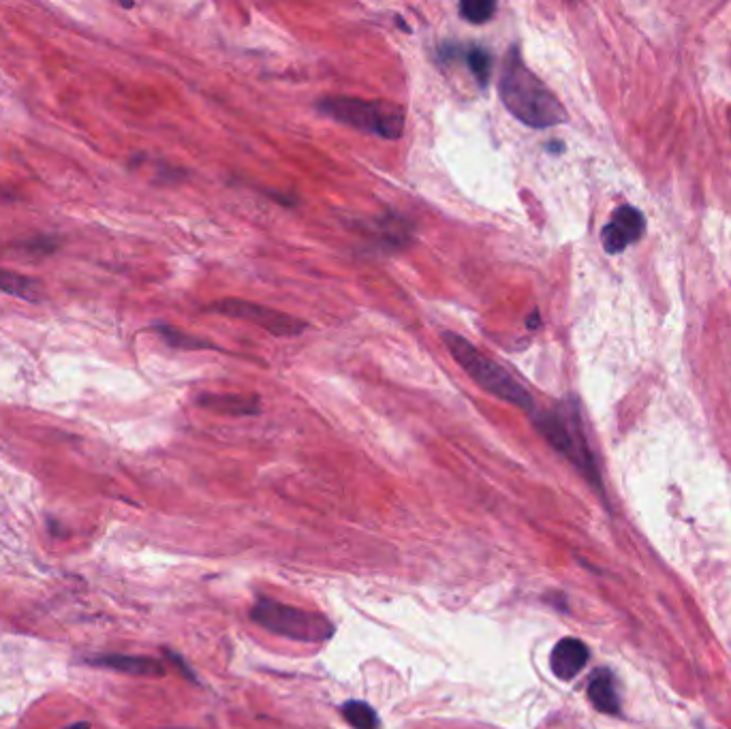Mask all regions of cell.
<instances>
[{
  "label": "cell",
  "instance_id": "obj_1",
  "mask_svg": "<svg viewBox=\"0 0 731 729\" xmlns=\"http://www.w3.org/2000/svg\"><path fill=\"white\" fill-rule=\"evenodd\" d=\"M499 95L505 110L531 129H550L567 122L563 103L528 69L518 45H513L505 56Z\"/></svg>",
  "mask_w": 731,
  "mask_h": 729
},
{
  "label": "cell",
  "instance_id": "obj_17",
  "mask_svg": "<svg viewBox=\"0 0 731 729\" xmlns=\"http://www.w3.org/2000/svg\"><path fill=\"white\" fill-rule=\"evenodd\" d=\"M157 332L167 340V345L171 347H178V349H214L212 343H208V340H199L195 336H189L184 334L180 330H174L169 328V325H157Z\"/></svg>",
  "mask_w": 731,
  "mask_h": 729
},
{
  "label": "cell",
  "instance_id": "obj_2",
  "mask_svg": "<svg viewBox=\"0 0 731 729\" xmlns=\"http://www.w3.org/2000/svg\"><path fill=\"white\" fill-rule=\"evenodd\" d=\"M443 345L451 353L460 368L469 375L479 387H484L486 392L492 396L505 400L507 405L518 407L526 413L535 411V400L533 394L526 390V387L511 377L499 362L488 358L486 353H481L473 343H469L464 336L456 332H443Z\"/></svg>",
  "mask_w": 731,
  "mask_h": 729
},
{
  "label": "cell",
  "instance_id": "obj_7",
  "mask_svg": "<svg viewBox=\"0 0 731 729\" xmlns=\"http://www.w3.org/2000/svg\"><path fill=\"white\" fill-rule=\"evenodd\" d=\"M644 231H646L644 214L633 206H620L614 212L612 221L603 227L601 242L605 251L610 255H616L625 251L629 244L640 240L644 236Z\"/></svg>",
  "mask_w": 731,
  "mask_h": 729
},
{
  "label": "cell",
  "instance_id": "obj_16",
  "mask_svg": "<svg viewBox=\"0 0 731 729\" xmlns=\"http://www.w3.org/2000/svg\"><path fill=\"white\" fill-rule=\"evenodd\" d=\"M458 11L460 18L469 24H486L496 13V3H492V0H464Z\"/></svg>",
  "mask_w": 731,
  "mask_h": 729
},
{
  "label": "cell",
  "instance_id": "obj_19",
  "mask_svg": "<svg viewBox=\"0 0 731 729\" xmlns=\"http://www.w3.org/2000/svg\"><path fill=\"white\" fill-rule=\"evenodd\" d=\"M67 729H88V723H77L73 727H67Z\"/></svg>",
  "mask_w": 731,
  "mask_h": 729
},
{
  "label": "cell",
  "instance_id": "obj_3",
  "mask_svg": "<svg viewBox=\"0 0 731 729\" xmlns=\"http://www.w3.org/2000/svg\"><path fill=\"white\" fill-rule=\"evenodd\" d=\"M533 424L539 434L546 439L558 454L569 458L575 467H578L588 482H593L597 488L601 486L597 464L593 454H590L584 428L580 420V411L575 400H567L563 405L554 409H537L531 413Z\"/></svg>",
  "mask_w": 731,
  "mask_h": 729
},
{
  "label": "cell",
  "instance_id": "obj_5",
  "mask_svg": "<svg viewBox=\"0 0 731 729\" xmlns=\"http://www.w3.org/2000/svg\"><path fill=\"white\" fill-rule=\"evenodd\" d=\"M251 618L266 631L295 642L321 644L328 642L334 635L330 618H325L319 612L287 606V603L274 599H259L251 610Z\"/></svg>",
  "mask_w": 731,
  "mask_h": 729
},
{
  "label": "cell",
  "instance_id": "obj_6",
  "mask_svg": "<svg viewBox=\"0 0 731 729\" xmlns=\"http://www.w3.org/2000/svg\"><path fill=\"white\" fill-rule=\"evenodd\" d=\"M206 310H208V313H214V315H223V317L255 323V325H259L261 330H266L268 334L281 336V338L300 336L302 332L308 330V323L298 319V317L283 313V310H274L270 306H261V304L240 300V298L216 300V302L208 304Z\"/></svg>",
  "mask_w": 731,
  "mask_h": 729
},
{
  "label": "cell",
  "instance_id": "obj_12",
  "mask_svg": "<svg viewBox=\"0 0 731 729\" xmlns=\"http://www.w3.org/2000/svg\"><path fill=\"white\" fill-rule=\"evenodd\" d=\"M588 700L593 706L605 715H618L620 712V697L614 685V674L610 670H597L590 676L588 682Z\"/></svg>",
  "mask_w": 731,
  "mask_h": 729
},
{
  "label": "cell",
  "instance_id": "obj_8",
  "mask_svg": "<svg viewBox=\"0 0 731 729\" xmlns=\"http://www.w3.org/2000/svg\"><path fill=\"white\" fill-rule=\"evenodd\" d=\"M588 657L590 650L582 640L565 638L552 650L550 670L558 680H571L586 668Z\"/></svg>",
  "mask_w": 731,
  "mask_h": 729
},
{
  "label": "cell",
  "instance_id": "obj_10",
  "mask_svg": "<svg viewBox=\"0 0 731 729\" xmlns=\"http://www.w3.org/2000/svg\"><path fill=\"white\" fill-rule=\"evenodd\" d=\"M88 663L97 665V668L116 670L131 676H163V663L150 657H135V655H99L88 659Z\"/></svg>",
  "mask_w": 731,
  "mask_h": 729
},
{
  "label": "cell",
  "instance_id": "obj_18",
  "mask_svg": "<svg viewBox=\"0 0 731 729\" xmlns=\"http://www.w3.org/2000/svg\"><path fill=\"white\" fill-rule=\"evenodd\" d=\"M528 328H531V330H537L539 328V323H541V317H539V310H533V313H531V317H528Z\"/></svg>",
  "mask_w": 731,
  "mask_h": 729
},
{
  "label": "cell",
  "instance_id": "obj_11",
  "mask_svg": "<svg viewBox=\"0 0 731 729\" xmlns=\"http://www.w3.org/2000/svg\"><path fill=\"white\" fill-rule=\"evenodd\" d=\"M197 402L199 407H206L210 411L233 417L257 415L261 409V402L257 396H244V394H206Z\"/></svg>",
  "mask_w": 731,
  "mask_h": 729
},
{
  "label": "cell",
  "instance_id": "obj_13",
  "mask_svg": "<svg viewBox=\"0 0 731 729\" xmlns=\"http://www.w3.org/2000/svg\"><path fill=\"white\" fill-rule=\"evenodd\" d=\"M370 229H372V236L392 248L407 246L413 238V227L407 221H402L396 214L377 216V219L372 221Z\"/></svg>",
  "mask_w": 731,
  "mask_h": 729
},
{
  "label": "cell",
  "instance_id": "obj_14",
  "mask_svg": "<svg viewBox=\"0 0 731 729\" xmlns=\"http://www.w3.org/2000/svg\"><path fill=\"white\" fill-rule=\"evenodd\" d=\"M342 717L351 723L355 729H379L381 721L377 712L372 710L366 702H347L342 706Z\"/></svg>",
  "mask_w": 731,
  "mask_h": 729
},
{
  "label": "cell",
  "instance_id": "obj_15",
  "mask_svg": "<svg viewBox=\"0 0 731 729\" xmlns=\"http://www.w3.org/2000/svg\"><path fill=\"white\" fill-rule=\"evenodd\" d=\"M35 289H37V285L30 281V278L0 268V291H5V293H9V296H15V298L37 300Z\"/></svg>",
  "mask_w": 731,
  "mask_h": 729
},
{
  "label": "cell",
  "instance_id": "obj_4",
  "mask_svg": "<svg viewBox=\"0 0 731 729\" xmlns=\"http://www.w3.org/2000/svg\"><path fill=\"white\" fill-rule=\"evenodd\" d=\"M319 112L332 120L383 139H400L404 133V107L383 99L360 97H323Z\"/></svg>",
  "mask_w": 731,
  "mask_h": 729
},
{
  "label": "cell",
  "instance_id": "obj_9",
  "mask_svg": "<svg viewBox=\"0 0 731 729\" xmlns=\"http://www.w3.org/2000/svg\"><path fill=\"white\" fill-rule=\"evenodd\" d=\"M439 56L443 60H456L464 58L466 65H469L473 77L481 88H486L492 75V54L479 45H458V43H445L439 50Z\"/></svg>",
  "mask_w": 731,
  "mask_h": 729
}]
</instances>
